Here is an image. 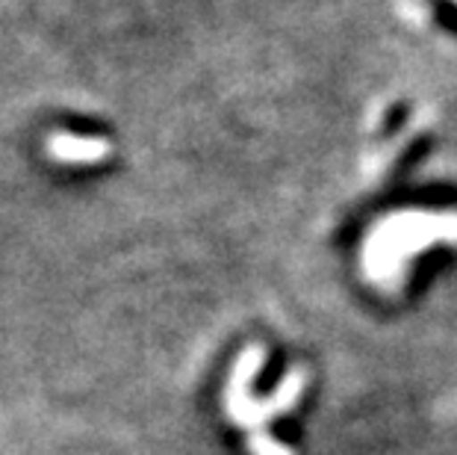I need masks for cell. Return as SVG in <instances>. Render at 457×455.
<instances>
[{
    "instance_id": "4",
    "label": "cell",
    "mask_w": 457,
    "mask_h": 455,
    "mask_svg": "<svg viewBox=\"0 0 457 455\" xmlns=\"http://www.w3.org/2000/svg\"><path fill=\"white\" fill-rule=\"evenodd\" d=\"M248 450L254 455H293V450L287 443H280L278 438H271L266 432H251L248 434Z\"/></svg>"
},
{
    "instance_id": "1",
    "label": "cell",
    "mask_w": 457,
    "mask_h": 455,
    "mask_svg": "<svg viewBox=\"0 0 457 455\" xmlns=\"http://www.w3.org/2000/svg\"><path fill=\"white\" fill-rule=\"evenodd\" d=\"M436 243H457V210H398L366 234L360 266L366 281L384 293H395L411 260Z\"/></svg>"
},
{
    "instance_id": "2",
    "label": "cell",
    "mask_w": 457,
    "mask_h": 455,
    "mask_svg": "<svg viewBox=\"0 0 457 455\" xmlns=\"http://www.w3.org/2000/svg\"><path fill=\"white\" fill-rule=\"evenodd\" d=\"M262 364H266V350H262V346L242 350V355L237 358V364H233V370H230L225 400H221L225 402V417L233 426H239V429H245L248 434L262 432V426L271 420L266 411V402L251 396V384H254Z\"/></svg>"
},
{
    "instance_id": "3",
    "label": "cell",
    "mask_w": 457,
    "mask_h": 455,
    "mask_svg": "<svg viewBox=\"0 0 457 455\" xmlns=\"http://www.w3.org/2000/svg\"><path fill=\"white\" fill-rule=\"evenodd\" d=\"M112 145L104 137H80V133H62L56 131L47 137V157L65 166H98L110 160Z\"/></svg>"
}]
</instances>
